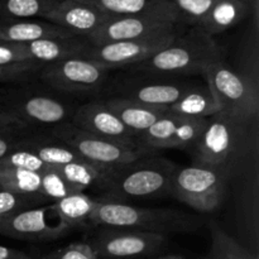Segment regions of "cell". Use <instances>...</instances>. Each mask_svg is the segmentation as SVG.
Masks as SVG:
<instances>
[{"label":"cell","mask_w":259,"mask_h":259,"mask_svg":"<svg viewBox=\"0 0 259 259\" xmlns=\"http://www.w3.org/2000/svg\"><path fill=\"white\" fill-rule=\"evenodd\" d=\"M224 61L220 46L212 35L201 27H192L189 32L179 34L169 45L131 66V73H143L159 77H182L202 75L206 68Z\"/></svg>","instance_id":"1"},{"label":"cell","mask_w":259,"mask_h":259,"mask_svg":"<svg viewBox=\"0 0 259 259\" xmlns=\"http://www.w3.org/2000/svg\"><path fill=\"white\" fill-rule=\"evenodd\" d=\"M95 201L89 224L99 228H123L168 237L196 232L202 222L195 215L174 209L139 207L129 202L101 197Z\"/></svg>","instance_id":"2"},{"label":"cell","mask_w":259,"mask_h":259,"mask_svg":"<svg viewBox=\"0 0 259 259\" xmlns=\"http://www.w3.org/2000/svg\"><path fill=\"white\" fill-rule=\"evenodd\" d=\"M177 166L163 157L147 154L131 163L106 172L100 190L101 199L129 202L169 195Z\"/></svg>","instance_id":"3"},{"label":"cell","mask_w":259,"mask_h":259,"mask_svg":"<svg viewBox=\"0 0 259 259\" xmlns=\"http://www.w3.org/2000/svg\"><path fill=\"white\" fill-rule=\"evenodd\" d=\"M0 104L18 120L34 132H47L71 121L77 105L67 96L37 83H22L4 89Z\"/></svg>","instance_id":"4"},{"label":"cell","mask_w":259,"mask_h":259,"mask_svg":"<svg viewBox=\"0 0 259 259\" xmlns=\"http://www.w3.org/2000/svg\"><path fill=\"white\" fill-rule=\"evenodd\" d=\"M250 124L224 111L210 116L206 128L191 148L194 164L228 171L239 162L248 144Z\"/></svg>","instance_id":"5"},{"label":"cell","mask_w":259,"mask_h":259,"mask_svg":"<svg viewBox=\"0 0 259 259\" xmlns=\"http://www.w3.org/2000/svg\"><path fill=\"white\" fill-rule=\"evenodd\" d=\"M38 80L46 88L67 98L98 96L108 86L109 70L83 56H75L43 65Z\"/></svg>","instance_id":"6"},{"label":"cell","mask_w":259,"mask_h":259,"mask_svg":"<svg viewBox=\"0 0 259 259\" xmlns=\"http://www.w3.org/2000/svg\"><path fill=\"white\" fill-rule=\"evenodd\" d=\"M202 76L222 111L238 120L252 124L259 113V93L254 81L238 73L225 61L210 66Z\"/></svg>","instance_id":"7"},{"label":"cell","mask_w":259,"mask_h":259,"mask_svg":"<svg viewBox=\"0 0 259 259\" xmlns=\"http://www.w3.org/2000/svg\"><path fill=\"white\" fill-rule=\"evenodd\" d=\"M47 133L73 149L86 162L105 169L131 163L147 154H154L138 147H131L94 136L78 129L71 121L55 126L47 131Z\"/></svg>","instance_id":"8"},{"label":"cell","mask_w":259,"mask_h":259,"mask_svg":"<svg viewBox=\"0 0 259 259\" xmlns=\"http://www.w3.org/2000/svg\"><path fill=\"white\" fill-rule=\"evenodd\" d=\"M228 176L211 167L192 164L177 167L171 180L169 195L195 211L209 214L224 200Z\"/></svg>","instance_id":"9"},{"label":"cell","mask_w":259,"mask_h":259,"mask_svg":"<svg viewBox=\"0 0 259 259\" xmlns=\"http://www.w3.org/2000/svg\"><path fill=\"white\" fill-rule=\"evenodd\" d=\"M191 86L190 82L177 78L131 73L125 77H116L106 86L105 91L109 93L106 98H121L146 105L168 108Z\"/></svg>","instance_id":"10"},{"label":"cell","mask_w":259,"mask_h":259,"mask_svg":"<svg viewBox=\"0 0 259 259\" xmlns=\"http://www.w3.org/2000/svg\"><path fill=\"white\" fill-rule=\"evenodd\" d=\"M179 34V28H176L138 39L120 40L99 46L90 43L82 56L109 71L123 70L151 57L169 45Z\"/></svg>","instance_id":"11"},{"label":"cell","mask_w":259,"mask_h":259,"mask_svg":"<svg viewBox=\"0 0 259 259\" xmlns=\"http://www.w3.org/2000/svg\"><path fill=\"white\" fill-rule=\"evenodd\" d=\"M167 237L123 228H101L91 242L99 259L146 257L161 249Z\"/></svg>","instance_id":"12"},{"label":"cell","mask_w":259,"mask_h":259,"mask_svg":"<svg viewBox=\"0 0 259 259\" xmlns=\"http://www.w3.org/2000/svg\"><path fill=\"white\" fill-rule=\"evenodd\" d=\"M71 123L81 131H85L94 136L142 148L137 142V134L129 131L119 120L118 116L103 103L101 99L77 105L71 118Z\"/></svg>","instance_id":"13"},{"label":"cell","mask_w":259,"mask_h":259,"mask_svg":"<svg viewBox=\"0 0 259 259\" xmlns=\"http://www.w3.org/2000/svg\"><path fill=\"white\" fill-rule=\"evenodd\" d=\"M48 206H37L12 214L0 222V235L27 242H43L63 237L71 232L66 225L47 223Z\"/></svg>","instance_id":"14"},{"label":"cell","mask_w":259,"mask_h":259,"mask_svg":"<svg viewBox=\"0 0 259 259\" xmlns=\"http://www.w3.org/2000/svg\"><path fill=\"white\" fill-rule=\"evenodd\" d=\"M179 28V23L163 22L144 17H111L98 30L88 37L91 45H105L120 40L138 39Z\"/></svg>","instance_id":"15"},{"label":"cell","mask_w":259,"mask_h":259,"mask_svg":"<svg viewBox=\"0 0 259 259\" xmlns=\"http://www.w3.org/2000/svg\"><path fill=\"white\" fill-rule=\"evenodd\" d=\"M110 18L103 10L83 0H61L43 19L60 25L72 34L88 38Z\"/></svg>","instance_id":"16"},{"label":"cell","mask_w":259,"mask_h":259,"mask_svg":"<svg viewBox=\"0 0 259 259\" xmlns=\"http://www.w3.org/2000/svg\"><path fill=\"white\" fill-rule=\"evenodd\" d=\"M110 17H144L181 23L172 0H83Z\"/></svg>","instance_id":"17"},{"label":"cell","mask_w":259,"mask_h":259,"mask_svg":"<svg viewBox=\"0 0 259 259\" xmlns=\"http://www.w3.org/2000/svg\"><path fill=\"white\" fill-rule=\"evenodd\" d=\"M68 30L45 19H0V42L30 43L47 38L73 37Z\"/></svg>","instance_id":"18"},{"label":"cell","mask_w":259,"mask_h":259,"mask_svg":"<svg viewBox=\"0 0 259 259\" xmlns=\"http://www.w3.org/2000/svg\"><path fill=\"white\" fill-rule=\"evenodd\" d=\"M17 148L30 152L51 167H60L75 162H86L80 154L47 132H34L28 134L20 141Z\"/></svg>","instance_id":"19"},{"label":"cell","mask_w":259,"mask_h":259,"mask_svg":"<svg viewBox=\"0 0 259 259\" xmlns=\"http://www.w3.org/2000/svg\"><path fill=\"white\" fill-rule=\"evenodd\" d=\"M101 100L129 131L137 134V138L159 118L168 113V108L146 105L121 98H103Z\"/></svg>","instance_id":"20"},{"label":"cell","mask_w":259,"mask_h":259,"mask_svg":"<svg viewBox=\"0 0 259 259\" xmlns=\"http://www.w3.org/2000/svg\"><path fill=\"white\" fill-rule=\"evenodd\" d=\"M89 46L90 42L88 38L73 35V37L34 40V42L25 43L24 48L30 60L42 65H47L65 58L82 56Z\"/></svg>","instance_id":"21"},{"label":"cell","mask_w":259,"mask_h":259,"mask_svg":"<svg viewBox=\"0 0 259 259\" xmlns=\"http://www.w3.org/2000/svg\"><path fill=\"white\" fill-rule=\"evenodd\" d=\"M250 12L252 0H215L199 27L214 37L239 24Z\"/></svg>","instance_id":"22"},{"label":"cell","mask_w":259,"mask_h":259,"mask_svg":"<svg viewBox=\"0 0 259 259\" xmlns=\"http://www.w3.org/2000/svg\"><path fill=\"white\" fill-rule=\"evenodd\" d=\"M172 114L182 118H210L222 111L209 86H191L181 98L168 106Z\"/></svg>","instance_id":"23"},{"label":"cell","mask_w":259,"mask_h":259,"mask_svg":"<svg viewBox=\"0 0 259 259\" xmlns=\"http://www.w3.org/2000/svg\"><path fill=\"white\" fill-rule=\"evenodd\" d=\"M95 202V199L89 196L88 194L78 192L52 202L50 207L51 211L57 215L61 224L72 230L89 224Z\"/></svg>","instance_id":"24"},{"label":"cell","mask_w":259,"mask_h":259,"mask_svg":"<svg viewBox=\"0 0 259 259\" xmlns=\"http://www.w3.org/2000/svg\"><path fill=\"white\" fill-rule=\"evenodd\" d=\"M0 189L28 197H35L46 202L40 196V174L13 167H0Z\"/></svg>","instance_id":"25"},{"label":"cell","mask_w":259,"mask_h":259,"mask_svg":"<svg viewBox=\"0 0 259 259\" xmlns=\"http://www.w3.org/2000/svg\"><path fill=\"white\" fill-rule=\"evenodd\" d=\"M182 116L172 114L168 110L166 115L159 118L156 123L152 124L148 129L141 133L137 138L139 146L147 152L156 153L157 151L166 149L169 139L174 136L175 131L182 121Z\"/></svg>","instance_id":"26"},{"label":"cell","mask_w":259,"mask_h":259,"mask_svg":"<svg viewBox=\"0 0 259 259\" xmlns=\"http://www.w3.org/2000/svg\"><path fill=\"white\" fill-rule=\"evenodd\" d=\"M61 176L72 185L73 187L80 191L85 192L90 187H98L100 189L103 185L104 177L109 169L101 168V167L94 166L88 162H75V163L63 164V166L56 167Z\"/></svg>","instance_id":"27"},{"label":"cell","mask_w":259,"mask_h":259,"mask_svg":"<svg viewBox=\"0 0 259 259\" xmlns=\"http://www.w3.org/2000/svg\"><path fill=\"white\" fill-rule=\"evenodd\" d=\"M211 245L205 259H258L249 250L240 245L230 237L219 224L211 222L209 224Z\"/></svg>","instance_id":"28"},{"label":"cell","mask_w":259,"mask_h":259,"mask_svg":"<svg viewBox=\"0 0 259 259\" xmlns=\"http://www.w3.org/2000/svg\"><path fill=\"white\" fill-rule=\"evenodd\" d=\"M61 0H0V19L43 18Z\"/></svg>","instance_id":"29"},{"label":"cell","mask_w":259,"mask_h":259,"mask_svg":"<svg viewBox=\"0 0 259 259\" xmlns=\"http://www.w3.org/2000/svg\"><path fill=\"white\" fill-rule=\"evenodd\" d=\"M209 123V118H184L169 139L166 149H191Z\"/></svg>","instance_id":"30"},{"label":"cell","mask_w":259,"mask_h":259,"mask_svg":"<svg viewBox=\"0 0 259 259\" xmlns=\"http://www.w3.org/2000/svg\"><path fill=\"white\" fill-rule=\"evenodd\" d=\"M78 189L68 184L56 167H51L47 171L40 174V196L46 201H58V200L67 197L70 195L78 194Z\"/></svg>","instance_id":"31"},{"label":"cell","mask_w":259,"mask_h":259,"mask_svg":"<svg viewBox=\"0 0 259 259\" xmlns=\"http://www.w3.org/2000/svg\"><path fill=\"white\" fill-rule=\"evenodd\" d=\"M42 63L35 61L0 65V85H22L34 82L38 78Z\"/></svg>","instance_id":"32"},{"label":"cell","mask_w":259,"mask_h":259,"mask_svg":"<svg viewBox=\"0 0 259 259\" xmlns=\"http://www.w3.org/2000/svg\"><path fill=\"white\" fill-rule=\"evenodd\" d=\"M181 22L199 27L214 5L215 0H172Z\"/></svg>","instance_id":"33"},{"label":"cell","mask_w":259,"mask_h":259,"mask_svg":"<svg viewBox=\"0 0 259 259\" xmlns=\"http://www.w3.org/2000/svg\"><path fill=\"white\" fill-rule=\"evenodd\" d=\"M43 200L35 197L23 196V195L14 194L12 191L0 189V222L12 214L22 210L37 207L39 204H43Z\"/></svg>","instance_id":"34"},{"label":"cell","mask_w":259,"mask_h":259,"mask_svg":"<svg viewBox=\"0 0 259 259\" xmlns=\"http://www.w3.org/2000/svg\"><path fill=\"white\" fill-rule=\"evenodd\" d=\"M0 167H13V168H23L33 172H42L47 171L50 168L48 164L40 161L38 157L25 149L15 148L14 151L10 152L9 154L0 159Z\"/></svg>","instance_id":"35"},{"label":"cell","mask_w":259,"mask_h":259,"mask_svg":"<svg viewBox=\"0 0 259 259\" xmlns=\"http://www.w3.org/2000/svg\"><path fill=\"white\" fill-rule=\"evenodd\" d=\"M39 259H99L91 243H72L56 249Z\"/></svg>","instance_id":"36"},{"label":"cell","mask_w":259,"mask_h":259,"mask_svg":"<svg viewBox=\"0 0 259 259\" xmlns=\"http://www.w3.org/2000/svg\"><path fill=\"white\" fill-rule=\"evenodd\" d=\"M32 61L28 57L23 43L0 42V65H13Z\"/></svg>","instance_id":"37"},{"label":"cell","mask_w":259,"mask_h":259,"mask_svg":"<svg viewBox=\"0 0 259 259\" xmlns=\"http://www.w3.org/2000/svg\"><path fill=\"white\" fill-rule=\"evenodd\" d=\"M34 131L25 126L20 120H18L12 113L7 110L0 104V136L3 134H23L33 133Z\"/></svg>","instance_id":"38"},{"label":"cell","mask_w":259,"mask_h":259,"mask_svg":"<svg viewBox=\"0 0 259 259\" xmlns=\"http://www.w3.org/2000/svg\"><path fill=\"white\" fill-rule=\"evenodd\" d=\"M34 133V132H33ZM30 133H23V134H3L0 136V159L4 158L7 154H9L10 152L14 151L18 147V144L20 143L23 138L25 136H28Z\"/></svg>","instance_id":"39"},{"label":"cell","mask_w":259,"mask_h":259,"mask_svg":"<svg viewBox=\"0 0 259 259\" xmlns=\"http://www.w3.org/2000/svg\"><path fill=\"white\" fill-rule=\"evenodd\" d=\"M0 259H34V258L30 257L28 253L23 252V250L0 245Z\"/></svg>","instance_id":"40"},{"label":"cell","mask_w":259,"mask_h":259,"mask_svg":"<svg viewBox=\"0 0 259 259\" xmlns=\"http://www.w3.org/2000/svg\"><path fill=\"white\" fill-rule=\"evenodd\" d=\"M154 259H185V258L180 254H167V255H161V257H157Z\"/></svg>","instance_id":"41"},{"label":"cell","mask_w":259,"mask_h":259,"mask_svg":"<svg viewBox=\"0 0 259 259\" xmlns=\"http://www.w3.org/2000/svg\"><path fill=\"white\" fill-rule=\"evenodd\" d=\"M3 94H4V89H0V99H2Z\"/></svg>","instance_id":"42"}]
</instances>
